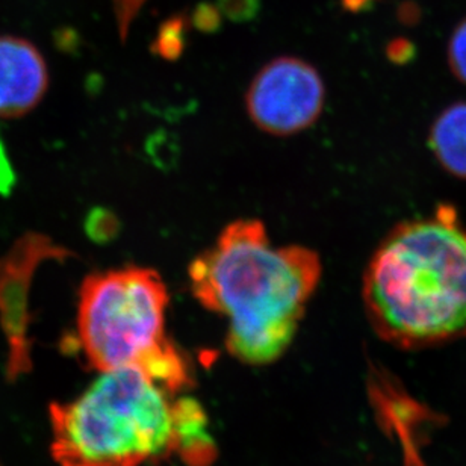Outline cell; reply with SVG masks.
Returning a JSON list of instances; mask_svg holds the SVG:
<instances>
[{
	"instance_id": "9",
	"label": "cell",
	"mask_w": 466,
	"mask_h": 466,
	"mask_svg": "<svg viewBox=\"0 0 466 466\" xmlns=\"http://www.w3.org/2000/svg\"><path fill=\"white\" fill-rule=\"evenodd\" d=\"M449 64L454 76L466 86V18L459 23L450 38Z\"/></svg>"
},
{
	"instance_id": "1",
	"label": "cell",
	"mask_w": 466,
	"mask_h": 466,
	"mask_svg": "<svg viewBox=\"0 0 466 466\" xmlns=\"http://www.w3.org/2000/svg\"><path fill=\"white\" fill-rule=\"evenodd\" d=\"M188 276L198 303L228 319L230 354L265 365L294 339L321 260L306 247H274L259 220H238L193 260Z\"/></svg>"
},
{
	"instance_id": "4",
	"label": "cell",
	"mask_w": 466,
	"mask_h": 466,
	"mask_svg": "<svg viewBox=\"0 0 466 466\" xmlns=\"http://www.w3.org/2000/svg\"><path fill=\"white\" fill-rule=\"evenodd\" d=\"M170 297L150 268L125 267L90 274L77 305V337L99 371L135 368L171 392L191 381L189 367L167 337Z\"/></svg>"
},
{
	"instance_id": "3",
	"label": "cell",
	"mask_w": 466,
	"mask_h": 466,
	"mask_svg": "<svg viewBox=\"0 0 466 466\" xmlns=\"http://www.w3.org/2000/svg\"><path fill=\"white\" fill-rule=\"evenodd\" d=\"M135 368L100 371L82 394L52 404V454L59 466H141L180 456L193 400Z\"/></svg>"
},
{
	"instance_id": "8",
	"label": "cell",
	"mask_w": 466,
	"mask_h": 466,
	"mask_svg": "<svg viewBox=\"0 0 466 466\" xmlns=\"http://www.w3.org/2000/svg\"><path fill=\"white\" fill-rule=\"evenodd\" d=\"M429 144L445 171L466 179V102L450 105L436 116Z\"/></svg>"
},
{
	"instance_id": "5",
	"label": "cell",
	"mask_w": 466,
	"mask_h": 466,
	"mask_svg": "<svg viewBox=\"0 0 466 466\" xmlns=\"http://www.w3.org/2000/svg\"><path fill=\"white\" fill-rule=\"evenodd\" d=\"M323 79L309 63L280 56L260 68L246 96L247 113L260 130L287 137L308 129L323 111Z\"/></svg>"
},
{
	"instance_id": "2",
	"label": "cell",
	"mask_w": 466,
	"mask_h": 466,
	"mask_svg": "<svg viewBox=\"0 0 466 466\" xmlns=\"http://www.w3.org/2000/svg\"><path fill=\"white\" fill-rule=\"evenodd\" d=\"M363 305L383 341L404 350L466 337V228L451 208L403 221L377 247Z\"/></svg>"
},
{
	"instance_id": "7",
	"label": "cell",
	"mask_w": 466,
	"mask_h": 466,
	"mask_svg": "<svg viewBox=\"0 0 466 466\" xmlns=\"http://www.w3.org/2000/svg\"><path fill=\"white\" fill-rule=\"evenodd\" d=\"M49 90V68L38 47L22 36L0 35V118H20Z\"/></svg>"
},
{
	"instance_id": "6",
	"label": "cell",
	"mask_w": 466,
	"mask_h": 466,
	"mask_svg": "<svg viewBox=\"0 0 466 466\" xmlns=\"http://www.w3.org/2000/svg\"><path fill=\"white\" fill-rule=\"evenodd\" d=\"M75 258L45 233L26 232L0 256V323L11 346V365L17 372L29 363V292L36 269L47 260Z\"/></svg>"
}]
</instances>
